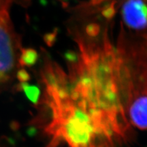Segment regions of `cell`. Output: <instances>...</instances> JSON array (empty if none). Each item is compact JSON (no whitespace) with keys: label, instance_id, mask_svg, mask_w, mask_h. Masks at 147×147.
I'll return each instance as SVG.
<instances>
[{"label":"cell","instance_id":"12","mask_svg":"<svg viewBox=\"0 0 147 147\" xmlns=\"http://www.w3.org/2000/svg\"><path fill=\"white\" fill-rule=\"evenodd\" d=\"M143 1H144V2L146 3V2H147V0H143Z\"/></svg>","mask_w":147,"mask_h":147},{"label":"cell","instance_id":"1","mask_svg":"<svg viewBox=\"0 0 147 147\" xmlns=\"http://www.w3.org/2000/svg\"><path fill=\"white\" fill-rule=\"evenodd\" d=\"M16 41L6 9L0 10V92L12 81L16 65Z\"/></svg>","mask_w":147,"mask_h":147},{"label":"cell","instance_id":"6","mask_svg":"<svg viewBox=\"0 0 147 147\" xmlns=\"http://www.w3.org/2000/svg\"><path fill=\"white\" fill-rule=\"evenodd\" d=\"M116 8H115V2L112 1V2L108 3V4L104 5L101 11V13L103 17L105 18L107 20H111L116 14Z\"/></svg>","mask_w":147,"mask_h":147},{"label":"cell","instance_id":"10","mask_svg":"<svg viewBox=\"0 0 147 147\" xmlns=\"http://www.w3.org/2000/svg\"><path fill=\"white\" fill-rule=\"evenodd\" d=\"M105 0H90V3L92 5H100L104 3Z\"/></svg>","mask_w":147,"mask_h":147},{"label":"cell","instance_id":"4","mask_svg":"<svg viewBox=\"0 0 147 147\" xmlns=\"http://www.w3.org/2000/svg\"><path fill=\"white\" fill-rule=\"evenodd\" d=\"M18 91H23L29 101L36 104L39 102L40 97V91L38 87L35 85H31L28 82H20L16 86Z\"/></svg>","mask_w":147,"mask_h":147},{"label":"cell","instance_id":"2","mask_svg":"<svg viewBox=\"0 0 147 147\" xmlns=\"http://www.w3.org/2000/svg\"><path fill=\"white\" fill-rule=\"evenodd\" d=\"M121 14L129 28L141 30L147 27V5L143 0H127L123 5Z\"/></svg>","mask_w":147,"mask_h":147},{"label":"cell","instance_id":"7","mask_svg":"<svg viewBox=\"0 0 147 147\" xmlns=\"http://www.w3.org/2000/svg\"><path fill=\"white\" fill-rule=\"evenodd\" d=\"M100 26L97 23H89L85 27V32L90 38H96L100 33Z\"/></svg>","mask_w":147,"mask_h":147},{"label":"cell","instance_id":"8","mask_svg":"<svg viewBox=\"0 0 147 147\" xmlns=\"http://www.w3.org/2000/svg\"><path fill=\"white\" fill-rule=\"evenodd\" d=\"M59 32V29L55 28L53 29V32L46 34L44 36V40L45 43L49 46V47H53L55 45V42L57 39V35Z\"/></svg>","mask_w":147,"mask_h":147},{"label":"cell","instance_id":"11","mask_svg":"<svg viewBox=\"0 0 147 147\" xmlns=\"http://www.w3.org/2000/svg\"><path fill=\"white\" fill-rule=\"evenodd\" d=\"M57 1H61V3L62 5H68L67 2H68L69 0H57Z\"/></svg>","mask_w":147,"mask_h":147},{"label":"cell","instance_id":"9","mask_svg":"<svg viewBox=\"0 0 147 147\" xmlns=\"http://www.w3.org/2000/svg\"><path fill=\"white\" fill-rule=\"evenodd\" d=\"M17 79L20 82H27L30 79L29 73L25 69H21L16 74Z\"/></svg>","mask_w":147,"mask_h":147},{"label":"cell","instance_id":"5","mask_svg":"<svg viewBox=\"0 0 147 147\" xmlns=\"http://www.w3.org/2000/svg\"><path fill=\"white\" fill-rule=\"evenodd\" d=\"M38 59V53L34 49H24L19 59V63L23 66H32Z\"/></svg>","mask_w":147,"mask_h":147},{"label":"cell","instance_id":"3","mask_svg":"<svg viewBox=\"0 0 147 147\" xmlns=\"http://www.w3.org/2000/svg\"><path fill=\"white\" fill-rule=\"evenodd\" d=\"M130 125L141 130H147V95H138L131 100L126 110Z\"/></svg>","mask_w":147,"mask_h":147}]
</instances>
